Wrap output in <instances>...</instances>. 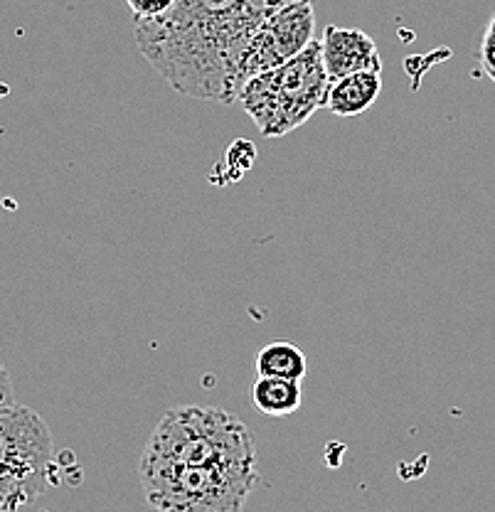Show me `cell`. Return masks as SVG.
<instances>
[{
	"label": "cell",
	"instance_id": "cell-5",
	"mask_svg": "<svg viewBox=\"0 0 495 512\" xmlns=\"http://www.w3.org/2000/svg\"><path fill=\"white\" fill-rule=\"evenodd\" d=\"M55 473V441L35 409L13 404L0 412V512L33 505Z\"/></svg>",
	"mask_w": 495,
	"mask_h": 512
},
{
	"label": "cell",
	"instance_id": "cell-9",
	"mask_svg": "<svg viewBox=\"0 0 495 512\" xmlns=\"http://www.w3.org/2000/svg\"><path fill=\"white\" fill-rule=\"evenodd\" d=\"M252 402L266 416H289L303 402L301 382L281 377H259L252 387Z\"/></svg>",
	"mask_w": 495,
	"mask_h": 512
},
{
	"label": "cell",
	"instance_id": "cell-12",
	"mask_svg": "<svg viewBox=\"0 0 495 512\" xmlns=\"http://www.w3.org/2000/svg\"><path fill=\"white\" fill-rule=\"evenodd\" d=\"M126 5L131 8L133 20H151L168 13L175 5V0H126Z\"/></svg>",
	"mask_w": 495,
	"mask_h": 512
},
{
	"label": "cell",
	"instance_id": "cell-13",
	"mask_svg": "<svg viewBox=\"0 0 495 512\" xmlns=\"http://www.w3.org/2000/svg\"><path fill=\"white\" fill-rule=\"evenodd\" d=\"M15 402V389H13V380H10V372L5 367V362L0 360V412L8 407H13Z\"/></svg>",
	"mask_w": 495,
	"mask_h": 512
},
{
	"label": "cell",
	"instance_id": "cell-10",
	"mask_svg": "<svg viewBox=\"0 0 495 512\" xmlns=\"http://www.w3.org/2000/svg\"><path fill=\"white\" fill-rule=\"evenodd\" d=\"M306 355L291 343H271L259 350V377H281V380L303 382L306 377Z\"/></svg>",
	"mask_w": 495,
	"mask_h": 512
},
{
	"label": "cell",
	"instance_id": "cell-1",
	"mask_svg": "<svg viewBox=\"0 0 495 512\" xmlns=\"http://www.w3.org/2000/svg\"><path fill=\"white\" fill-rule=\"evenodd\" d=\"M294 3L301 0H175L168 13L136 20L133 35L143 60L175 92L232 104L247 42L271 15Z\"/></svg>",
	"mask_w": 495,
	"mask_h": 512
},
{
	"label": "cell",
	"instance_id": "cell-8",
	"mask_svg": "<svg viewBox=\"0 0 495 512\" xmlns=\"http://www.w3.org/2000/svg\"><path fill=\"white\" fill-rule=\"evenodd\" d=\"M382 92L380 72H355L348 77H340L330 82L326 94V109L330 114L353 119V116L365 114L377 96Z\"/></svg>",
	"mask_w": 495,
	"mask_h": 512
},
{
	"label": "cell",
	"instance_id": "cell-3",
	"mask_svg": "<svg viewBox=\"0 0 495 512\" xmlns=\"http://www.w3.org/2000/svg\"><path fill=\"white\" fill-rule=\"evenodd\" d=\"M330 79L321 40H313L294 60L257 74L239 89L237 101L264 138H279L306 124L326 106Z\"/></svg>",
	"mask_w": 495,
	"mask_h": 512
},
{
	"label": "cell",
	"instance_id": "cell-6",
	"mask_svg": "<svg viewBox=\"0 0 495 512\" xmlns=\"http://www.w3.org/2000/svg\"><path fill=\"white\" fill-rule=\"evenodd\" d=\"M313 40H316V10H313L311 0L286 5L284 10L271 15L264 25H259V30L244 47L237 69L239 89L266 69L294 60Z\"/></svg>",
	"mask_w": 495,
	"mask_h": 512
},
{
	"label": "cell",
	"instance_id": "cell-11",
	"mask_svg": "<svg viewBox=\"0 0 495 512\" xmlns=\"http://www.w3.org/2000/svg\"><path fill=\"white\" fill-rule=\"evenodd\" d=\"M478 62H481L483 72L495 82V13L488 20L486 32H483L481 47H478Z\"/></svg>",
	"mask_w": 495,
	"mask_h": 512
},
{
	"label": "cell",
	"instance_id": "cell-4",
	"mask_svg": "<svg viewBox=\"0 0 495 512\" xmlns=\"http://www.w3.org/2000/svg\"><path fill=\"white\" fill-rule=\"evenodd\" d=\"M146 500L158 512H242L257 488V463L222 466H161L141 463Z\"/></svg>",
	"mask_w": 495,
	"mask_h": 512
},
{
	"label": "cell",
	"instance_id": "cell-2",
	"mask_svg": "<svg viewBox=\"0 0 495 512\" xmlns=\"http://www.w3.org/2000/svg\"><path fill=\"white\" fill-rule=\"evenodd\" d=\"M141 463L161 466H222L257 463L247 424L217 407H173L161 416L143 448Z\"/></svg>",
	"mask_w": 495,
	"mask_h": 512
},
{
	"label": "cell",
	"instance_id": "cell-7",
	"mask_svg": "<svg viewBox=\"0 0 495 512\" xmlns=\"http://www.w3.org/2000/svg\"><path fill=\"white\" fill-rule=\"evenodd\" d=\"M323 64L330 82L355 72H380L382 57L375 40L358 28H338L328 25L323 30Z\"/></svg>",
	"mask_w": 495,
	"mask_h": 512
}]
</instances>
